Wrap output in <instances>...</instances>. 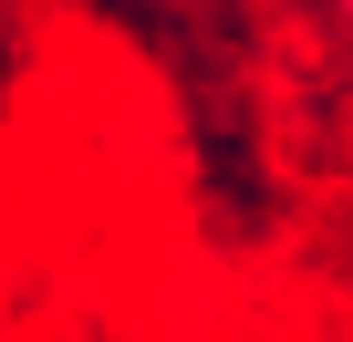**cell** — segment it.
I'll return each mask as SVG.
<instances>
[{"instance_id":"6da1fadb","label":"cell","mask_w":353,"mask_h":342,"mask_svg":"<svg viewBox=\"0 0 353 342\" xmlns=\"http://www.w3.org/2000/svg\"><path fill=\"white\" fill-rule=\"evenodd\" d=\"M343 11H353V0H343Z\"/></svg>"}]
</instances>
